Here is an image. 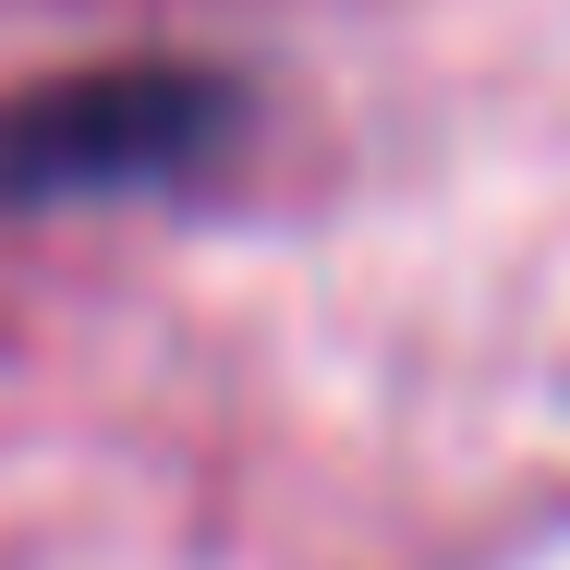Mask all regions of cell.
Instances as JSON below:
<instances>
[{
  "mask_svg": "<svg viewBox=\"0 0 570 570\" xmlns=\"http://www.w3.org/2000/svg\"><path fill=\"white\" fill-rule=\"evenodd\" d=\"M243 121H255V86L219 61H183V49L37 73L0 98V219L183 195L195 170H219L243 146Z\"/></svg>",
  "mask_w": 570,
  "mask_h": 570,
  "instance_id": "6da1fadb",
  "label": "cell"
}]
</instances>
